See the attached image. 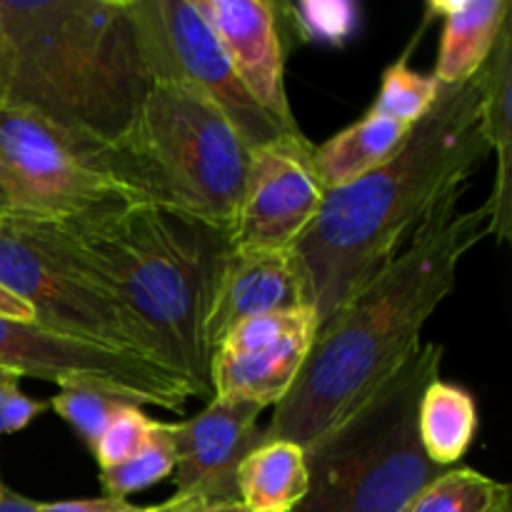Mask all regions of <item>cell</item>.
Masks as SVG:
<instances>
[{
	"instance_id": "cell-1",
	"label": "cell",
	"mask_w": 512,
	"mask_h": 512,
	"mask_svg": "<svg viewBox=\"0 0 512 512\" xmlns=\"http://www.w3.org/2000/svg\"><path fill=\"white\" fill-rule=\"evenodd\" d=\"M453 193L408 245L318 328L298 380L260 430L310 448L420 350V333L458 283L465 255L490 238L485 205L458 210Z\"/></svg>"
},
{
	"instance_id": "cell-2",
	"label": "cell",
	"mask_w": 512,
	"mask_h": 512,
	"mask_svg": "<svg viewBox=\"0 0 512 512\" xmlns=\"http://www.w3.org/2000/svg\"><path fill=\"white\" fill-rule=\"evenodd\" d=\"M488 155L475 75L440 90L388 163L325 190L318 215L293 245L318 328L413 240L445 198L465 188Z\"/></svg>"
},
{
	"instance_id": "cell-3",
	"label": "cell",
	"mask_w": 512,
	"mask_h": 512,
	"mask_svg": "<svg viewBox=\"0 0 512 512\" xmlns=\"http://www.w3.org/2000/svg\"><path fill=\"white\" fill-rule=\"evenodd\" d=\"M70 258L103 285L163 368L210 395L208 318L233 248L230 225L145 200L50 220Z\"/></svg>"
},
{
	"instance_id": "cell-4",
	"label": "cell",
	"mask_w": 512,
	"mask_h": 512,
	"mask_svg": "<svg viewBox=\"0 0 512 512\" xmlns=\"http://www.w3.org/2000/svg\"><path fill=\"white\" fill-rule=\"evenodd\" d=\"M123 0H0V100L98 155L150 90Z\"/></svg>"
},
{
	"instance_id": "cell-5",
	"label": "cell",
	"mask_w": 512,
	"mask_h": 512,
	"mask_svg": "<svg viewBox=\"0 0 512 512\" xmlns=\"http://www.w3.org/2000/svg\"><path fill=\"white\" fill-rule=\"evenodd\" d=\"M250 150L210 100L180 83H153L98 165L130 200L230 225Z\"/></svg>"
},
{
	"instance_id": "cell-6",
	"label": "cell",
	"mask_w": 512,
	"mask_h": 512,
	"mask_svg": "<svg viewBox=\"0 0 512 512\" xmlns=\"http://www.w3.org/2000/svg\"><path fill=\"white\" fill-rule=\"evenodd\" d=\"M443 345L418 353L310 448L308 495L293 512H403L445 470L418 440L423 390L440 378Z\"/></svg>"
},
{
	"instance_id": "cell-7",
	"label": "cell",
	"mask_w": 512,
	"mask_h": 512,
	"mask_svg": "<svg viewBox=\"0 0 512 512\" xmlns=\"http://www.w3.org/2000/svg\"><path fill=\"white\" fill-rule=\"evenodd\" d=\"M0 285L50 333L158 363L118 300L70 258L50 220L0 218Z\"/></svg>"
},
{
	"instance_id": "cell-8",
	"label": "cell",
	"mask_w": 512,
	"mask_h": 512,
	"mask_svg": "<svg viewBox=\"0 0 512 512\" xmlns=\"http://www.w3.org/2000/svg\"><path fill=\"white\" fill-rule=\"evenodd\" d=\"M150 83L193 88L228 118L248 150L285 135L235 75L218 38L190 0H123Z\"/></svg>"
},
{
	"instance_id": "cell-9",
	"label": "cell",
	"mask_w": 512,
	"mask_h": 512,
	"mask_svg": "<svg viewBox=\"0 0 512 512\" xmlns=\"http://www.w3.org/2000/svg\"><path fill=\"white\" fill-rule=\"evenodd\" d=\"M0 368L18 378H38L58 388L108 390L135 405L180 410L195 390L153 360L115 353L50 333L35 323L0 318Z\"/></svg>"
},
{
	"instance_id": "cell-10",
	"label": "cell",
	"mask_w": 512,
	"mask_h": 512,
	"mask_svg": "<svg viewBox=\"0 0 512 512\" xmlns=\"http://www.w3.org/2000/svg\"><path fill=\"white\" fill-rule=\"evenodd\" d=\"M0 160L18 183L30 215L73 218L108 203L130 200L103 173L98 155L23 105L0 100Z\"/></svg>"
},
{
	"instance_id": "cell-11",
	"label": "cell",
	"mask_w": 512,
	"mask_h": 512,
	"mask_svg": "<svg viewBox=\"0 0 512 512\" xmlns=\"http://www.w3.org/2000/svg\"><path fill=\"white\" fill-rule=\"evenodd\" d=\"M325 198L305 135L250 150L243 195L230 223L235 248L288 250L318 215Z\"/></svg>"
},
{
	"instance_id": "cell-12",
	"label": "cell",
	"mask_w": 512,
	"mask_h": 512,
	"mask_svg": "<svg viewBox=\"0 0 512 512\" xmlns=\"http://www.w3.org/2000/svg\"><path fill=\"white\" fill-rule=\"evenodd\" d=\"M260 415L263 408L250 400L210 398L190 420L170 423L175 495L238 500L235 473L245 455L260 443Z\"/></svg>"
},
{
	"instance_id": "cell-13",
	"label": "cell",
	"mask_w": 512,
	"mask_h": 512,
	"mask_svg": "<svg viewBox=\"0 0 512 512\" xmlns=\"http://www.w3.org/2000/svg\"><path fill=\"white\" fill-rule=\"evenodd\" d=\"M208 23L258 108L285 135H303L285 90V55L275 5L265 0H190Z\"/></svg>"
},
{
	"instance_id": "cell-14",
	"label": "cell",
	"mask_w": 512,
	"mask_h": 512,
	"mask_svg": "<svg viewBox=\"0 0 512 512\" xmlns=\"http://www.w3.org/2000/svg\"><path fill=\"white\" fill-rule=\"evenodd\" d=\"M310 305L303 270L293 248H230L220 273L213 308L208 318L210 350L230 333L240 320L265 313H283ZM313 308V305H310Z\"/></svg>"
},
{
	"instance_id": "cell-15",
	"label": "cell",
	"mask_w": 512,
	"mask_h": 512,
	"mask_svg": "<svg viewBox=\"0 0 512 512\" xmlns=\"http://www.w3.org/2000/svg\"><path fill=\"white\" fill-rule=\"evenodd\" d=\"M315 333L318 320H310L270 348L243 355L215 353L210 363V398L250 400L263 410H275L298 380Z\"/></svg>"
},
{
	"instance_id": "cell-16",
	"label": "cell",
	"mask_w": 512,
	"mask_h": 512,
	"mask_svg": "<svg viewBox=\"0 0 512 512\" xmlns=\"http://www.w3.org/2000/svg\"><path fill=\"white\" fill-rule=\"evenodd\" d=\"M478 78L483 135L488 150L495 155V183L485 210L490 220V238L503 245L512 233V20L505 25Z\"/></svg>"
},
{
	"instance_id": "cell-17",
	"label": "cell",
	"mask_w": 512,
	"mask_h": 512,
	"mask_svg": "<svg viewBox=\"0 0 512 512\" xmlns=\"http://www.w3.org/2000/svg\"><path fill=\"white\" fill-rule=\"evenodd\" d=\"M428 10L443 20L438 63L433 78L443 88L473 80L488 63L505 25L510 23V0H433Z\"/></svg>"
},
{
	"instance_id": "cell-18",
	"label": "cell",
	"mask_w": 512,
	"mask_h": 512,
	"mask_svg": "<svg viewBox=\"0 0 512 512\" xmlns=\"http://www.w3.org/2000/svg\"><path fill=\"white\" fill-rule=\"evenodd\" d=\"M413 128L368 110L360 120L313 148V165L325 190L355 183L388 163Z\"/></svg>"
},
{
	"instance_id": "cell-19",
	"label": "cell",
	"mask_w": 512,
	"mask_h": 512,
	"mask_svg": "<svg viewBox=\"0 0 512 512\" xmlns=\"http://www.w3.org/2000/svg\"><path fill=\"white\" fill-rule=\"evenodd\" d=\"M238 500L250 512H293L308 495V460L288 440L258 443L235 473Z\"/></svg>"
},
{
	"instance_id": "cell-20",
	"label": "cell",
	"mask_w": 512,
	"mask_h": 512,
	"mask_svg": "<svg viewBox=\"0 0 512 512\" xmlns=\"http://www.w3.org/2000/svg\"><path fill=\"white\" fill-rule=\"evenodd\" d=\"M478 403L460 385L435 378L418 405V440L425 458L450 470L465 458L478 435Z\"/></svg>"
},
{
	"instance_id": "cell-21",
	"label": "cell",
	"mask_w": 512,
	"mask_h": 512,
	"mask_svg": "<svg viewBox=\"0 0 512 512\" xmlns=\"http://www.w3.org/2000/svg\"><path fill=\"white\" fill-rule=\"evenodd\" d=\"M510 485L470 468H450L425 485L403 512H503Z\"/></svg>"
},
{
	"instance_id": "cell-22",
	"label": "cell",
	"mask_w": 512,
	"mask_h": 512,
	"mask_svg": "<svg viewBox=\"0 0 512 512\" xmlns=\"http://www.w3.org/2000/svg\"><path fill=\"white\" fill-rule=\"evenodd\" d=\"M173 470L175 450L173 438H170V423L155 420L148 445L138 455L125 460V463L100 470V485H103L105 495L125 500L128 495L140 493V490L153 488V485L173 478Z\"/></svg>"
},
{
	"instance_id": "cell-23",
	"label": "cell",
	"mask_w": 512,
	"mask_h": 512,
	"mask_svg": "<svg viewBox=\"0 0 512 512\" xmlns=\"http://www.w3.org/2000/svg\"><path fill=\"white\" fill-rule=\"evenodd\" d=\"M440 90L443 85L433 78V73H420V70L410 68L408 60L400 58L385 68L383 78H380L378 100L370 110L415 128L430 113Z\"/></svg>"
},
{
	"instance_id": "cell-24",
	"label": "cell",
	"mask_w": 512,
	"mask_h": 512,
	"mask_svg": "<svg viewBox=\"0 0 512 512\" xmlns=\"http://www.w3.org/2000/svg\"><path fill=\"white\" fill-rule=\"evenodd\" d=\"M50 408L80 435L88 450L93 453L95 443L110 420L125 408V405H135L130 400L120 398V395L108 393V390L85 388V385H75V388H60L53 398L48 400Z\"/></svg>"
},
{
	"instance_id": "cell-25",
	"label": "cell",
	"mask_w": 512,
	"mask_h": 512,
	"mask_svg": "<svg viewBox=\"0 0 512 512\" xmlns=\"http://www.w3.org/2000/svg\"><path fill=\"white\" fill-rule=\"evenodd\" d=\"M300 38L308 43L345 45L360 25V8L350 0H303L285 5Z\"/></svg>"
},
{
	"instance_id": "cell-26",
	"label": "cell",
	"mask_w": 512,
	"mask_h": 512,
	"mask_svg": "<svg viewBox=\"0 0 512 512\" xmlns=\"http://www.w3.org/2000/svg\"><path fill=\"white\" fill-rule=\"evenodd\" d=\"M310 320H318L315 310L310 305L298 310H283V313H265L255 315V318L240 320L235 328H230V333L220 340V345L215 348V353H228V355H243L253 353V350H263L275 345L278 340H283L285 335H290L293 330H298L300 325L310 323Z\"/></svg>"
},
{
	"instance_id": "cell-27",
	"label": "cell",
	"mask_w": 512,
	"mask_h": 512,
	"mask_svg": "<svg viewBox=\"0 0 512 512\" xmlns=\"http://www.w3.org/2000/svg\"><path fill=\"white\" fill-rule=\"evenodd\" d=\"M155 420L140 410V405H125L110 425L105 428V433L100 435V440L95 443L93 455L98 460L100 470L113 468V465L125 463L133 455H138L140 450L148 445L150 435H153Z\"/></svg>"
},
{
	"instance_id": "cell-28",
	"label": "cell",
	"mask_w": 512,
	"mask_h": 512,
	"mask_svg": "<svg viewBox=\"0 0 512 512\" xmlns=\"http://www.w3.org/2000/svg\"><path fill=\"white\" fill-rule=\"evenodd\" d=\"M20 378L0 380V435L28 428L38 415L50 408L48 400H35L18 388Z\"/></svg>"
},
{
	"instance_id": "cell-29",
	"label": "cell",
	"mask_w": 512,
	"mask_h": 512,
	"mask_svg": "<svg viewBox=\"0 0 512 512\" xmlns=\"http://www.w3.org/2000/svg\"><path fill=\"white\" fill-rule=\"evenodd\" d=\"M35 512H153V508L133 505L123 498H90V500H58V503H38Z\"/></svg>"
},
{
	"instance_id": "cell-30",
	"label": "cell",
	"mask_w": 512,
	"mask_h": 512,
	"mask_svg": "<svg viewBox=\"0 0 512 512\" xmlns=\"http://www.w3.org/2000/svg\"><path fill=\"white\" fill-rule=\"evenodd\" d=\"M153 512H250L240 500H208L195 495H173Z\"/></svg>"
},
{
	"instance_id": "cell-31",
	"label": "cell",
	"mask_w": 512,
	"mask_h": 512,
	"mask_svg": "<svg viewBox=\"0 0 512 512\" xmlns=\"http://www.w3.org/2000/svg\"><path fill=\"white\" fill-rule=\"evenodd\" d=\"M0 215H20V218H33L30 215L28 203H25L23 193H20L18 183L13 180V175L8 173V168L0 160Z\"/></svg>"
},
{
	"instance_id": "cell-32",
	"label": "cell",
	"mask_w": 512,
	"mask_h": 512,
	"mask_svg": "<svg viewBox=\"0 0 512 512\" xmlns=\"http://www.w3.org/2000/svg\"><path fill=\"white\" fill-rule=\"evenodd\" d=\"M0 318L18 320V323H33V310L0 285Z\"/></svg>"
},
{
	"instance_id": "cell-33",
	"label": "cell",
	"mask_w": 512,
	"mask_h": 512,
	"mask_svg": "<svg viewBox=\"0 0 512 512\" xmlns=\"http://www.w3.org/2000/svg\"><path fill=\"white\" fill-rule=\"evenodd\" d=\"M38 510V503L23 498V495H15L10 490H5L3 500H0V512H35Z\"/></svg>"
},
{
	"instance_id": "cell-34",
	"label": "cell",
	"mask_w": 512,
	"mask_h": 512,
	"mask_svg": "<svg viewBox=\"0 0 512 512\" xmlns=\"http://www.w3.org/2000/svg\"><path fill=\"white\" fill-rule=\"evenodd\" d=\"M3 378H18V375H13V373H8V370L0 368V380H3Z\"/></svg>"
},
{
	"instance_id": "cell-35",
	"label": "cell",
	"mask_w": 512,
	"mask_h": 512,
	"mask_svg": "<svg viewBox=\"0 0 512 512\" xmlns=\"http://www.w3.org/2000/svg\"><path fill=\"white\" fill-rule=\"evenodd\" d=\"M3 493H5V488H3V483H0V500H3Z\"/></svg>"
},
{
	"instance_id": "cell-36",
	"label": "cell",
	"mask_w": 512,
	"mask_h": 512,
	"mask_svg": "<svg viewBox=\"0 0 512 512\" xmlns=\"http://www.w3.org/2000/svg\"><path fill=\"white\" fill-rule=\"evenodd\" d=\"M503 512H510V508H508V510H503Z\"/></svg>"
},
{
	"instance_id": "cell-37",
	"label": "cell",
	"mask_w": 512,
	"mask_h": 512,
	"mask_svg": "<svg viewBox=\"0 0 512 512\" xmlns=\"http://www.w3.org/2000/svg\"><path fill=\"white\" fill-rule=\"evenodd\" d=\"M0 218H3V215H0Z\"/></svg>"
}]
</instances>
